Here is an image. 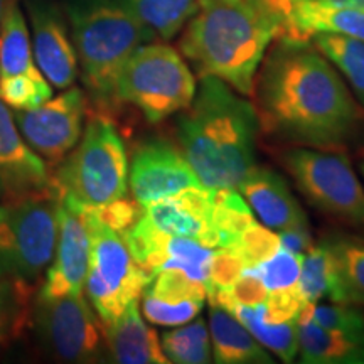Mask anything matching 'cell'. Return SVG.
<instances>
[{
  "label": "cell",
  "mask_w": 364,
  "mask_h": 364,
  "mask_svg": "<svg viewBox=\"0 0 364 364\" xmlns=\"http://www.w3.org/2000/svg\"><path fill=\"white\" fill-rule=\"evenodd\" d=\"M253 97L267 134L299 147L341 150L364 120V108L311 39H277L257 73Z\"/></svg>",
  "instance_id": "cell-1"
},
{
  "label": "cell",
  "mask_w": 364,
  "mask_h": 364,
  "mask_svg": "<svg viewBox=\"0 0 364 364\" xmlns=\"http://www.w3.org/2000/svg\"><path fill=\"white\" fill-rule=\"evenodd\" d=\"M287 0H203L182 29L181 54L199 76L253 97L268 48L287 31Z\"/></svg>",
  "instance_id": "cell-2"
},
{
  "label": "cell",
  "mask_w": 364,
  "mask_h": 364,
  "mask_svg": "<svg viewBox=\"0 0 364 364\" xmlns=\"http://www.w3.org/2000/svg\"><path fill=\"white\" fill-rule=\"evenodd\" d=\"M177 120L181 152L208 189H238L255 166L260 129L257 107L225 81L201 76Z\"/></svg>",
  "instance_id": "cell-3"
},
{
  "label": "cell",
  "mask_w": 364,
  "mask_h": 364,
  "mask_svg": "<svg viewBox=\"0 0 364 364\" xmlns=\"http://www.w3.org/2000/svg\"><path fill=\"white\" fill-rule=\"evenodd\" d=\"M66 14L83 83L97 103L112 108L122 68L152 36L124 0H70Z\"/></svg>",
  "instance_id": "cell-4"
},
{
  "label": "cell",
  "mask_w": 364,
  "mask_h": 364,
  "mask_svg": "<svg viewBox=\"0 0 364 364\" xmlns=\"http://www.w3.org/2000/svg\"><path fill=\"white\" fill-rule=\"evenodd\" d=\"M58 193H41L0 204V279L31 284L51 265L58 241Z\"/></svg>",
  "instance_id": "cell-5"
},
{
  "label": "cell",
  "mask_w": 364,
  "mask_h": 364,
  "mask_svg": "<svg viewBox=\"0 0 364 364\" xmlns=\"http://www.w3.org/2000/svg\"><path fill=\"white\" fill-rule=\"evenodd\" d=\"M53 188L83 206H103L127 196L129 159L122 135L105 117H93L78 147L59 167Z\"/></svg>",
  "instance_id": "cell-6"
},
{
  "label": "cell",
  "mask_w": 364,
  "mask_h": 364,
  "mask_svg": "<svg viewBox=\"0 0 364 364\" xmlns=\"http://www.w3.org/2000/svg\"><path fill=\"white\" fill-rule=\"evenodd\" d=\"M196 78L184 56L167 44L145 43L135 49L117 81L118 103H130L150 124L189 107Z\"/></svg>",
  "instance_id": "cell-7"
},
{
  "label": "cell",
  "mask_w": 364,
  "mask_h": 364,
  "mask_svg": "<svg viewBox=\"0 0 364 364\" xmlns=\"http://www.w3.org/2000/svg\"><path fill=\"white\" fill-rule=\"evenodd\" d=\"M83 211L90 231L85 289L91 307L105 324L139 300L152 275L135 262L122 233L100 221L90 206H83Z\"/></svg>",
  "instance_id": "cell-8"
},
{
  "label": "cell",
  "mask_w": 364,
  "mask_h": 364,
  "mask_svg": "<svg viewBox=\"0 0 364 364\" xmlns=\"http://www.w3.org/2000/svg\"><path fill=\"white\" fill-rule=\"evenodd\" d=\"M282 164L314 206L343 221L364 225V188L348 154L295 147L282 154Z\"/></svg>",
  "instance_id": "cell-9"
},
{
  "label": "cell",
  "mask_w": 364,
  "mask_h": 364,
  "mask_svg": "<svg viewBox=\"0 0 364 364\" xmlns=\"http://www.w3.org/2000/svg\"><path fill=\"white\" fill-rule=\"evenodd\" d=\"M36 324L46 348L61 361L95 363L105 356L103 331L83 294L39 297Z\"/></svg>",
  "instance_id": "cell-10"
},
{
  "label": "cell",
  "mask_w": 364,
  "mask_h": 364,
  "mask_svg": "<svg viewBox=\"0 0 364 364\" xmlns=\"http://www.w3.org/2000/svg\"><path fill=\"white\" fill-rule=\"evenodd\" d=\"M85 108L83 91L70 86L39 107L14 113V120L22 139L38 156L58 162L78 144Z\"/></svg>",
  "instance_id": "cell-11"
},
{
  "label": "cell",
  "mask_w": 364,
  "mask_h": 364,
  "mask_svg": "<svg viewBox=\"0 0 364 364\" xmlns=\"http://www.w3.org/2000/svg\"><path fill=\"white\" fill-rule=\"evenodd\" d=\"M58 193V191H56ZM58 241L39 297L81 295L90 262V231L83 204L58 193Z\"/></svg>",
  "instance_id": "cell-12"
},
{
  "label": "cell",
  "mask_w": 364,
  "mask_h": 364,
  "mask_svg": "<svg viewBox=\"0 0 364 364\" xmlns=\"http://www.w3.org/2000/svg\"><path fill=\"white\" fill-rule=\"evenodd\" d=\"M129 184L134 199L144 208L182 191L204 188L181 150L166 140H152L135 150Z\"/></svg>",
  "instance_id": "cell-13"
},
{
  "label": "cell",
  "mask_w": 364,
  "mask_h": 364,
  "mask_svg": "<svg viewBox=\"0 0 364 364\" xmlns=\"http://www.w3.org/2000/svg\"><path fill=\"white\" fill-rule=\"evenodd\" d=\"M36 65L54 88L66 90L78 76V56L63 14L48 0H29Z\"/></svg>",
  "instance_id": "cell-14"
},
{
  "label": "cell",
  "mask_w": 364,
  "mask_h": 364,
  "mask_svg": "<svg viewBox=\"0 0 364 364\" xmlns=\"http://www.w3.org/2000/svg\"><path fill=\"white\" fill-rule=\"evenodd\" d=\"M144 218L164 235L184 236L218 250L211 189L193 188L144 208Z\"/></svg>",
  "instance_id": "cell-15"
},
{
  "label": "cell",
  "mask_w": 364,
  "mask_h": 364,
  "mask_svg": "<svg viewBox=\"0 0 364 364\" xmlns=\"http://www.w3.org/2000/svg\"><path fill=\"white\" fill-rule=\"evenodd\" d=\"M238 191L263 225L277 233L309 228L306 211L279 172L253 166L241 179Z\"/></svg>",
  "instance_id": "cell-16"
},
{
  "label": "cell",
  "mask_w": 364,
  "mask_h": 364,
  "mask_svg": "<svg viewBox=\"0 0 364 364\" xmlns=\"http://www.w3.org/2000/svg\"><path fill=\"white\" fill-rule=\"evenodd\" d=\"M0 181L14 198L49 188L46 164L22 139L14 115L0 100Z\"/></svg>",
  "instance_id": "cell-17"
},
{
  "label": "cell",
  "mask_w": 364,
  "mask_h": 364,
  "mask_svg": "<svg viewBox=\"0 0 364 364\" xmlns=\"http://www.w3.org/2000/svg\"><path fill=\"white\" fill-rule=\"evenodd\" d=\"M105 348L113 363L120 364H167L161 339L144 322L139 312V300L110 322L102 324Z\"/></svg>",
  "instance_id": "cell-18"
},
{
  "label": "cell",
  "mask_w": 364,
  "mask_h": 364,
  "mask_svg": "<svg viewBox=\"0 0 364 364\" xmlns=\"http://www.w3.org/2000/svg\"><path fill=\"white\" fill-rule=\"evenodd\" d=\"M299 354L304 364H364V332L321 327L309 317L307 306L297 318Z\"/></svg>",
  "instance_id": "cell-19"
},
{
  "label": "cell",
  "mask_w": 364,
  "mask_h": 364,
  "mask_svg": "<svg viewBox=\"0 0 364 364\" xmlns=\"http://www.w3.org/2000/svg\"><path fill=\"white\" fill-rule=\"evenodd\" d=\"M314 34H339L364 41V9L312 2L289 4L284 36L311 39Z\"/></svg>",
  "instance_id": "cell-20"
},
{
  "label": "cell",
  "mask_w": 364,
  "mask_h": 364,
  "mask_svg": "<svg viewBox=\"0 0 364 364\" xmlns=\"http://www.w3.org/2000/svg\"><path fill=\"white\" fill-rule=\"evenodd\" d=\"M213 363L218 364H272L273 358L253 338L252 332L226 309L211 306L209 311Z\"/></svg>",
  "instance_id": "cell-21"
},
{
  "label": "cell",
  "mask_w": 364,
  "mask_h": 364,
  "mask_svg": "<svg viewBox=\"0 0 364 364\" xmlns=\"http://www.w3.org/2000/svg\"><path fill=\"white\" fill-rule=\"evenodd\" d=\"M19 75L46 80L36 65L24 14L16 0H11L0 19V78Z\"/></svg>",
  "instance_id": "cell-22"
},
{
  "label": "cell",
  "mask_w": 364,
  "mask_h": 364,
  "mask_svg": "<svg viewBox=\"0 0 364 364\" xmlns=\"http://www.w3.org/2000/svg\"><path fill=\"white\" fill-rule=\"evenodd\" d=\"M299 289L309 304H317L321 300L346 304L336 258L326 240L312 245L302 255Z\"/></svg>",
  "instance_id": "cell-23"
},
{
  "label": "cell",
  "mask_w": 364,
  "mask_h": 364,
  "mask_svg": "<svg viewBox=\"0 0 364 364\" xmlns=\"http://www.w3.org/2000/svg\"><path fill=\"white\" fill-rule=\"evenodd\" d=\"M152 39L171 41L182 33L203 0H124Z\"/></svg>",
  "instance_id": "cell-24"
},
{
  "label": "cell",
  "mask_w": 364,
  "mask_h": 364,
  "mask_svg": "<svg viewBox=\"0 0 364 364\" xmlns=\"http://www.w3.org/2000/svg\"><path fill=\"white\" fill-rule=\"evenodd\" d=\"M311 43L339 71L364 108V41L339 34H314Z\"/></svg>",
  "instance_id": "cell-25"
},
{
  "label": "cell",
  "mask_w": 364,
  "mask_h": 364,
  "mask_svg": "<svg viewBox=\"0 0 364 364\" xmlns=\"http://www.w3.org/2000/svg\"><path fill=\"white\" fill-rule=\"evenodd\" d=\"M263 348H268L284 363H292L299 354L297 321L268 324L262 317V304L258 306H236L230 311Z\"/></svg>",
  "instance_id": "cell-26"
},
{
  "label": "cell",
  "mask_w": 364,
  "mask_h": 364,
  "mask_svg": "<svg viewBox=\"0 0 364 364\" xmlns=\"http://www.w3.org/2000/svg\"><path fill=\"white\" fill-rule=\"evenodd\" d=\"M161 348L169 363L208 364L213 363V348L209 327L203 317H196L188 324L162 332Z\"/></svg>",
  "instance_id": "cell-27"
},
{
  "label": "cell",
  "mask_w": 364,
  "mask_h": 364,
  "mask_svg": "<svg viewBox=\"0 0 364 364\" xmlns=\"http://www.w3.org/2000/svg\"><path fill=\"white\" fill-rule=\"evenodd\" d=\"M324 240L336 258L346 304L364 306V240L351 235Z\"/></svg>",
  "instance_id": "cell-28"
},
{
  "label": "cell",
  "mask_w": 364,
  "mask_h": 364,
  "mask_svg": "<svg viewBox=\"0 0 364 364\" xmlns=\"http://www.w3.org/2000/svg\"><path fill=\"white\" fill-rule=\"evenodd\" d=\"M213 226H215L220 248H231L240 235L252 225L255 215L238 189H211Z\"/></svg>",
  "instance_id": "cell-29"
},
{
  "label": "cell",
  "mask_w": 364,
  "mask_h": 364,
  "mask_svg": "<svg viewBox=\"0 0 364 364\" xmlns=\"http://www.w3.org/2000/svg\"><path fill=\"white\" fill-rule=\"evenodd\" d=\"M142 294L171 304L189 302V300L206 302V285L176 268H164L154 273Z\"/></svg>",
  "instance_id": "cell-30"
},
{
  "label": "cell",
  "mask_w": 364,
  "mask_h": 364,
  "mask_svg": "<svg viewBox=\"0 0 364 364\" xmlns=\"http://www.w3.org/2000/svg\"><path fill=\"white\" fill-rule=\"evenodd\" d=\"M302 257L285 248H279L270 258L255 267L268 292H287L299 289Z\"/></svg>",
  "instance_id": "cell-31"
},
{
  "label": "cell",
  "mask_w": 364,
  "mask_h": 364,
  "mask_svg": "<svg viewBox=\"0 0 364 364\" xmlns=\"http://www.w3.org/2000/svg\"><path fill=\"white\" fill-rule=\"evenodd\" d=\"M53 98L48 80L38 81L29 76H2L0 78V100L16 110H31Z\"/></svg>",
  "instance_id": "cell-32"
},
{
  "label": "cell",
  "mask_w": 364,
  "mask_h": 364,
  "mask_svg": "<svg viewBox=\"0 0 364 364\" xmlns=\"http://www.w3.org/2000/svg\"><path fill=\"white\" fill-rule=\"evenodd\" d=\"M231 248L240 255L247 268H255L280 248V238L277 231L253 221Z\"/></svg>",
  "instance_id": "cell-33"
},
{
  "label": "cell",
  "mask_w": 364,
  "mask_h": 364,
  "mask_svg": "<svg viewBox=\"0 0 364 364\" xmlns=\"http://www.w3.org/2000/svg\"><path fill=\"white\" fill-rule=\"evenodd\" d=\"M307 314L316 324L326 329L364 332V312L353 304H307Z\"/></svg>",
  "instance_id": "cell-34"
},
{
  "label": "cell",
  "mask_w": 364,
  "mask_h": 364,
  "mask_svg": "<svg viewBox=\"0 0 364 364\" xmlns=\"http://www.w3.org/2000/svg\"><path fill=\"white\" fill-rule=\"evenodd\" d=\"M144 295V316L152 324L162 327H177L182 324H188L201 314L204 304L203 300H189V302L171 304L159 300L152 295Z\"/></svg>",
  "instance_id": "cell-35"
},
{
  "label": "cell",
  "mask_w": 364,
  "mask_h": 364,
  "mask_svg": "<svg viewBox=\"0 0 364 364\" xmlns=\"http://www.w3.org/2000/svg\"><path fill=\"white\" fill-rule=\"evenodd\" d=\"M247 270L243 260L233 248H218L211 262L209 279L206 282V300L209 302L218 292L230 289L238 277Z\"/></svg>",
  "instance_id": "cell-36"
},
{
  "label": "cell",
  "mask_w": 364,
  "mask_h": 364,
  "mask_svg": "<svg viewBox=\"0 0 364 364\" xmlns=\"http://www.w3.org/2000/svg\"><path fill=\"white\" fill-rule=\"evenodd\" d=\"M26 287L22 282L0 279V344L17 329L22 317L21 309L27 300Z\"/></svg>",
  "instance_id": "cell-37"
},
{
  "label": "cell",
  "mask_w": 364,
  "mask_h": 364,
  "mask_svg": "<svg viewBox=\"0 0 364 364\" xmlns=\"http://www.w3.org/2000/svg\"><path fill=\"white\" fill-rule=\"evenodd\" d=\"M307 304V300L300 294V289L287 290V292H268L265 302L262 304V317L268 324L297 321Z\"/></svg>",
  "instance_id": "cell-38"
},
{
  "label": "cell",
  "mask_w": 364,
  "mask_h": 364,
  "mask_svg": "<svg viewBox=\"0 0 364 364\" xmlns=\"http://www.w3.org/2000/svg\"><path fill=\"white\" fill-rule=\"evenodd\" d=\"M91 211L100 221L107 226L113 228L118 233L124 235L127 230H130L136 221L140 220L144 213V206L135 201V199H127L125 196L115 201L103 204V206H90Z\"/></svg>",
  "instance_id": "cell-39"
},
{
  "label": "cell",
  "mask_w": 364,
  "mask_h": 364,
  "mask_svg": "<svg viewBox=\"0 0 364 364\" xmlns=\"http://www.w3.org/2000/svg\"><path fill=\"white\" fill-rule=\"evenodd\" d=\"M280 247L289 250L299 257H302L309 248L312 247L314 241L309 228H297V230H285L279 233Z\"/></svg>",
  "instance_id": "cell-40"
},
{
  "label": "cell",
  "mask_w": 364,
  "mask_h": 364,
  "mask_svg": "<svg viewBox=\"0 0 364 364\" xmlns=\"http://www.w3.org/2000/svg\"><path fill=\"white\" fill-rule=\"evenodd\" d=\"M294 2H312V4H324V6L364 9V0H287V4H294Z\"/></svg>",
  "instance_id": "cell-41"
},
{
  "label": "cell",
  "mask_w": 364,
  "mask_h": 364,
  "mask_svg": "<svg viewBox=\"0 0 364 364\" xmlns=\"http://www.w3.org/2000/svg\"><path fill=\"white\" fill-rule=\"evenodd\" d=\"M9 2H11V0H0V19H2L4 12H6V7L9 6Z\"/></svg>",
  "instance_id": "cell-42"
},
{
  "label": "cell",
  "mask_w": 364,
  "mask_h": 364,
  "mask_svg": "<svg viewBox=\"0 0 364 364\" xmlns=\"http://www.w3.org/2000/svg\"><path fill=\"white\" fill-rule=\"evenodd\" d=\"M359 171H361V174L364 177V152H363V156H361V162H359Z\"/></svg>",
  "instance_id": "cell-43"
},
{
  "label": "cell",
  "mask_w": 364,
  "mask_h": 364,
  "mask_svg": "<svg viewBox=\"0 0 364 364\" xmlns=\"http://www.w3.org/2000/svg\"><path fill=\"white\" fill-rule=\"evenodd\" d=\"M4 193V186H2V181H0V194Z\"/></svg>",
  "instance_id": "cell-44"
}]
</instances>
